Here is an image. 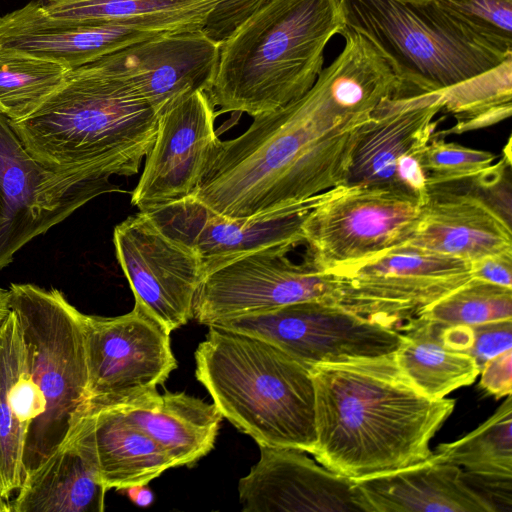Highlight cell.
I'll use <instances>...</instances> for the list:
<instances>
[{"mask_svg":"<svg viewBox=\"0 0 512 512\" xmlns=\"http://www.w3.org/2000/svg\"><path fill=\"white\" fill-rule=\"evenodd\" d=\"M70 69L17 52H0V114L18 121L33 114L66 81Z\"/></svg>","mask_w":512,"mask_h":512,"instance_id":"cell-30","label":"cell"},{"mask_svg":"<svg viewBox=\"0 0 512 512\" xmlns=\"http://www.w3.org/2000/svg\"><path fill=\"white\" fill-rule=\"evenodd\" d=\"M84 331L88 384L81 417L158 393L177 367L171 333L137 304L115 317L84 314Z\"/></svg>","mask_w":512,"mask_h":512,"instance_id":"cell-10","label":"cell"},{"mask_svg":"<svg viewBox=\"0 0 512 512\" xmlns=\"http://www.w3.org/2000/svg\"><path fill=\"white\" fill-rule=\"evenodd\" d=\"M212 325L263 339L312 368L394 353L402 334L339 304L303 301Z\"/></svg>","mask_w":512,"mask_h":512,"instance_id":"cell-13","label":"cell"},{"mask_svg":"<svg viewBox=\"0 0 512 512\" xmlns=\"http://www.w3.org/2000/svg\"><path fill=\"white\" fill-rule=\"evenodd\" d=\"M363 512H493L463 480L461 467L430 460L354 480Z\"/></svg>","mask_w":512,"mask_h":512,"instance_id":"cell-22","label":"cell"},{"mask_svg":"<svg viewBox=\"0 0 512 512\" xmlns=\"http://www.w3.org/2000/svg\"><path fill=\"white\" fill-rule=\"evenodd\" d=\"M107 491L81 417L66 441L25 476L10 508L11 512H102Z\"/></svg>","mask_w":512,"mask_h":512,"instance_id":"cell-23","label":"cell"},{"mask_svg":"<svg viewBox=\"0 0 512 512\" xmlns=\"http://www.w3.org/2000/svg\"><path fill=\"white\" fill-rule=\"evenodd\" d=\"M462 477L488 503L493 512L512 511V476L462 470Z\"/></svg>","mask_w":512,"mask_h":512,"instance_id":"cell-37","label":"cell"},{"mask_svg":"<svg viewBox=\"0 0 512 512\" xmlns=\"http://www.w3.org/2000/svg\"><path fill=\"white\" fill-rule=\"evenodd\" d=\"M113 242L135 304L170 333L193 319L194 297L203 278L193 248L165 234L141 211L115 226Z\"/></svg>","mask_w":512,"mask_h":512,"instance_id":"cell-15","label":"cell"},{"mask_svg":"<svg viewBox=\"0 0 512 512\" xmlns=\"http://www.w3.org/2000/svg\"><path fill=\"white\" fill-rule=\"evenodd\" d=\"M55 19L114 22L139 16L207 17L219 0H35Z\"/></svg>","mask_w":512,"mask_h":512,"instance_id":"cell-31","label":"cell"},{"mask_svg":"<svg viewBox=\"0 0 512 512\" xmlns=\"http://www.w3.org/2000/svg\"><path fill=\"white\" fill-rule=\"evenodd\" d=\"M216 116L203 90L178 96L159 114L154 144L131 194L133 206L147 212L193 194L219 140Z\"/></svg>","mask_w":512,"mask_h":512,"instance_id":"cell-18","label":"cell"},{"mask_svg":"<svg viewBox=\"0 0 512 512\" xmlns=\"http://www.w3.org/2000/svg\"><path fill=\"white\" fill-rule=\"evenodd\" d=\"M441 111L440 92L402 90L384 100L355 148L344 185L394 187L398 161L429 142Z\"/></svg>","mask_w":512,"mask_h":512,"instance_id":"cell-21","label":"cell"},{"mask_svg":"<svg viewBox=\"0 0 512 512\" xmlns=\"http://www.w3.org/2000/svg\"><path fill=\"white\" fill-rule=\"evenodd\" d=\"M494 160L495 155L489 151L445 142L440 136H432L422 153V166L429 189L474 179L489 169Z\"/></svg>","mask_w":512,"mask_h":512,"instance_id":"cell-34","label":"cell"},{"mask_svg":"<svg viewBox=\"0 0 512 512\" xmlns=\"http://www.w3.org/2000/svg\"><path fill=\"white\" fill-rule=\"evenodd\" d=\"M440 93L442 111L452 114L456 123L437 136L481 129L508 118L512 112V56Z\"/></svg>","mask_w":512,"mask_h":512,"instance_id":"cell-28","label":"cell"},{"mask_svg":"<svg viewBox=\"0 0 512 512\" xmlns=\"http://www.w3.org/2000/svg\"><path fill=\"white\" fill-rule=\"evenodd\" d=\"M195 351L197 380L223 418L261 446L316 447L311 368L255 336L209 325Z\"/></svg>","mask_w":512,"mask_h":512,"instance_id":"cell-5","label":"cell"},{"mask_svg":"<svg viewBox=\"0 0 512 512\" xmlns=\"http://www.w3.org/2000/svg\"><path fill=\"white\" fill-rule=\"evenodd\" d=\"M159 114L82 67L33 114L8 120L28 152L61 172L132 176L152 148Z\"/></svg>","mask_w":512,"mask_h":512,"instance_id":"cell-4","label":"cell"},{"mask_svg":"<svg viewBox=\"0 0 512 512\" xmlns=\"http://www.w3.org/2000/svg\"><path fill=\"white\" fill-rule=\"evenodd\" d=\"M441 338L448 347L470 355L481 371L488 360L512 349V318L474 325L441 324Z\"/></svg>","mask_w":512,"mask_h":512,"instance_id":"cell-35","label":"cell"},{"mask_svg":"<svg viewBox=\"0 0 512 512\" xmlns=\"http://www.w3.org/2000/svg\"><path fill=\"white\" fill-rule=\"evenodd\" d=\"M346 25L344 0H267L219 44L206 92L217 115L277 110L305 94Z\"/></svg>","mask_w":512,"mask_h":512,"instance_id":"cell-3","label":"cell"},{"mask_svg":"<svg viewBox=\"0 0 512 512\" xmlns=\"http://www.w3.org/2000/svg\"><path fill=\"white\" fill-rule=\"evenodd\" d=\"M330 273L340 306L395 330L472 278L468 261L404 244Z\"/></svg>","mask_w":512,"mask_h":512,"instance_id":"cell-9","label":"cell"},{"mask_svg":"<svg viewBox=\"0 0 512 512\" xmlns=\"http://www.w3.org/2000/svg\"><path fill=\"white\" fill-rule=\"evenodd\" d=\"M469 263L473 279L512 288V252L483 257Z\"/></svg>","mask_w":512,"mask_h":512,"instance_id":"cell-39","label":"cell"},{"mask_svg":"<svg viewBox=\"0 0 512 512\" xmlns=\"http://www.w3.org/2000/svg\"><path fill=\"white\" fill-rule=\"evenodd\" d=\"M429 459L474 473L512 476L511 394L484 423L454 442L438 445Z\"/></svg>","mask_w":512,"mask_h":512,"instance_id":"cell-29","label":"cell"},{"mask_svg":"<svg viewBox=\"0 0 512 512\" xmlns=\"http://www.w3.org/2000/svg\"><path fill=\"white\" fill-rule=\"evenodd\" d=\"M25 351L20 324L11 310L0 327V496L7 501L25 478L22 464L25 431L16 392Z\"/></svg>","mask_w":512,"mask_h":512,"instance_id":"cell-27","label":"cell"},{"mask_svg":"<svg viewBox=\"0 0 512 512\" xmlns=\"http://www.w3.org/2000/svg\"><path fill=\"white\" fill-rule=\"evenodd\" d=\"M419 316L444 325H474L512 318V288L471 278Z\"/></svg>","mask_w":512,"mask_h":512,"instance_id":"cell-32","label":"cell"},{"mask_svg":"<svg viewBox=\"0 0 512 512\" xmlns=\"http://www.w3.org/2000/svg\"><path fill=\"white\" fill-rule=\"evenodd\" d=\"M267 0H219L202 30L220 44Z\"/></svg>","mask_w":512,"mask_h":512,"instance_id":"cell-36","label":"cell"},{"mask_svg":"<svg viewBox=\"0 0 512 512\" xmlns=\"http://www.w3.org/2000/svg\"><path fill=\"white\" fill-rule=\"evenodd\" d=\"M9 292L26 349L21 379L26 476L66 441L81 417L88 384L84 314L55 288L11 284Z\"/></svg>","mask_w":512,"mask_h":512,"instance_id":"cell-6","label":"cell"},{"mask_svg":"<svg viewBox=\"0 0 512 512\" xmlns=\"http://www.w3.org/2000/svg\"><path fill=\"white\" fill-rule=\"evenodd\" d=\"M116 407L162 448L174 467L192 466L207 455L223 418L214 403L184 392H158Z\"/></svg>","mask_w":512,"mask_h":512,"instance_id":"cell-24","label":"cell"},{"mask_svg":"<svg viewBox=\"0 0 512 512\" xmlns=\"http://www.w3.org/2000/svg\"><path fill=\"white\" fill-rule=\"evenodd\" d=\"M109 177L61 172L33 157L0 114V270L38 235L104 193Z\"/></svg>","mask_w":512,"mask_h":512,"instance_id":"cell-11","label":"cell"},{"mask_svg":"<svg viewBox=\"0 0 512 512\" xmlns=\"http://www.w3.org/2000/svg\"><path fill=\"white\" fill-rule=\"evenodd\" d=\"M294 247H265L207 273L194 297L193 319L209 326L297 302L338 304V277L317 270L305 259L291 261L288 253Z\"/></svg>","mask_w":512,"mask_h":512,"instance_id":"cell-12","label":"cell"},{"mask_svg":"<svg viewBox=\"0 0 512 512\" xmlns=\"http://www.w3.org/2000/svg\"><path fill=\"white\" fill-rule=\"evenodd\" d=\"M316 447L327 469L363 479L427 460L429 442L455 407L431 399L400 373L394 353L311 368Z\"/></svg>","mask_w":512,"mask_h":512,"instance_id":"cell-2","label":"cell"},{"mask_svg":"<svg viewBox=\"0 0 512 512\" xmlns=\"http://www.w3.org/2000/svg\"><path fill=\"white\" fill-rule=\"evenodd\" d=\"M480 386L497 399L512 392V349L488 360L480 371Z\"/></svg>","mask_w":512,"mask_h":512,"instance_id":"cell-38","label":"cell"},{"mask_svg":"<svg viewBox=\"0 0 512 512\" xmlns=\"http://www.w3.org/2000/svg\"><path fill=\"white\" fill-rule=\"evenodd\" d=\"M432 1L472 36L505 55H512V0Z\"/></svg>","mask_w":512,"mask_h":512,"instance_id":"cell-33","label":"cell"},{"mask_svg":"<svg viewBox=\"0 0 512 512\" xmlns=\"http://www.w3.org/2000/svg\"><path fill=\"white\" fill-rule=\"evenodd\" d=\"M82 417L99 477L107 490L148 485L174 467L162 448L118 407Z\"/></svg>","mask_w":512,"mask_h":512,"instance_id":"cell-25","label":"cell"},{"mask_svg":"<svg viewBox=\"0 0 512 512\" xmlns=\"http://www.w3.org/2000/svg\"><path fill=\"white\" fill-rule=\"evenodd\" d=\"M402 341L394 352L396 366L420 393L441 399L455 389L472 384L480 374L468 354L448 347L441 324L420 316L398 328Z\"/></svg>","mask_w":512,"mask_h":512,"instance_id":"cell-26","label":"cell"},{"mask_svg":"<svg viewBox=\"0 0 512 512\" xmlns=\"http://www.w3.org/2000/svg\"><path fill=\"white\" fill-rule=\"evenodd\" d=\"M341 34L342 52L305 94L253 117L238 137L217 141L192 196L244 218L345 184L374 112L402 83L366 37L348 27Z\"/></svg>","mask_w":512,"mask_h":512,"instance_id":"cell-1","label":"cell"},{"mask_svg":"<svg viewBox=\"0 0 512 512\" xmlns=\"http://www.w3.org/2000/svg\"><path fill=\"white\" fill-rule=\"evenodd\" d=\"M219 44L202 28L168 32L81 66L120 86L160 114L178 96L210 88Z\"/></svg>","mask_w":512,"mask_h":512,"instance_id":"cell-16","label":"cell"},{"mask_svg":"<svg viewBox=\"0 0 512 512\" xmlns=\"http://www.w3.org/2000/svg\"><path fill=\"white\" fill-rule=\"evenodd\" d=\"M10 308V292L9 289L0 288V327L8 317Z\"/></svg>","mask_w":512,"mask_h":512,"instance_id":"cell-41","label":"cell"},{"mask_svg":"<svg viewBox=\"0 0 512 512\" xmlns=\"http://www.w3.org/2000/svg\"><path fill=\"white\" fill-rule=\"evenodd\" d=\"M328 191L271 212L244 218L221 215L192 195L145 213L165 234L195 250L201 260L204 277L250 252L273 245L297 246L303 243L304 220Z\"/></svg>","mask_w":512,"mask_h":512,"instance_id":"cell-17","label":"cell"},{"mask_svg":"<svg viewBox=\"0 0 512 512\" xmlns=\"http://www.w3.org/2000/svg\"><path fill=\"white\" fill-rule=\"evenodd\" d=\"M423 205L392 186L341 185L308 213L302 226L305 260L322 272L402 245Z\"/></svg>","mask_w":512,"mask_h":512,"instance_id":"cell-8","label":"cell"},{"mask_svg":"<svg viewBox=\"0 0 512 512\" xmlns=\"http://www.w3.org/2000/svg\"><path fill=\"white\" fill-rule=\"evenodd\" d=\"M403 244L471 262L511 253V223L478 191L436 186Z\"/></svg>","mask_w":512,"mask_h":512,"instance_id":"cell-20","label":"cell"},{"mask_svg":"<svg viewBox=\"0 0 512 512\" xmlns=\"http://www.w3.org/2000/svg\"><path fill=\"white\" fill-rule=\"evenodd\" d=\"M259 447V461L238 483L243 512H363L354 480L316 464L303 451Z\"/></svg>","mask_w":512,"mask_h":512,"instance_id":"cell-19","label":"cell"},{"mask_svg":"<svg viewBox=\"0 0 512 512\" xmlns=\"http://www.w3.org/2000/svg\"><path fill=\"white\" fill-rule=\"evenodd\" d=\"M199 16H139L94 23L50 17L35 0L0 17V52L45 59L70 70L134 43L181 30L203 28Z\"/></svg>","mask_w":512,"mask_h":512,"instance_id":"cell-14","label":"cell"},{"mask_svg":"<svg viewBox=\"0 0 512 512\" xmlns=\"http://www.w3.org/2000/svg\"><path fill=\"white\" fill-rule=\"evenodd\" d=\"M402 1H408V2H427L430 0H402Z\"/></svg>","mask_w":512,"mask_h":512,"instance_id":"cell-43","label":"cell"},{"mask_svg":"<svg viewBox=\"0 0 512 512\" xmlns=\"http://www.w3.org/2000/svg\"><path fill=\"white\" fill-rule=\"evenodd\" d=\"M344 3L347 27L380 51L407 91L440 92L512 56L472 36L432 0Z\"/></svg>","mask_w":512,"mask_h":512,"instance_id":"cell-7","label":"cell"},{"mask_svg":"<svg viewBox=\"0 0 512 512\" xmlns=\"http://www.w3.org/2000/svg\"><path fill=\"white\" fill-rule=\"evenodd\" d=\"M147 485H135L126 488L124 491L129 499L140 507H147L153 502V493Z\"/></svg>","mask_w":512,"mask_h":512,"instance_id":"cell-40","label":"cell"},{"mask_svg":"<svg viewBox=\"0 0 512 512\" xmlns=\"http://www.w3.org/2000/svg\"><path fill=\"white\" fill-rule=\"evenodd\" d=\"M0 512H11L10 502L0 496Z\"/></svg>","mask_w":512,"mask_h":512,"instance_id":"cell-42","label":"cell"}]
</instances>
